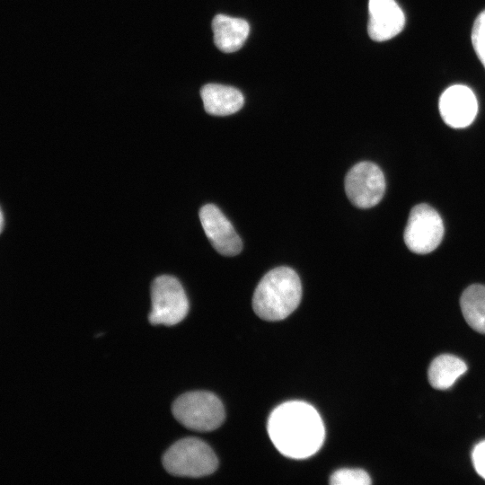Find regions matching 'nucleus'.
<instances>
[{"instance_id":"obj_1","label":"nucleus","mask_w":485,"mask_h":485,"mask_svg":"<svg viewBox=\"0 0 485 485\" xmlns=\"http://www.w3.org/2000/svg\"><path fill=\"white\" fill-rule=\"evenodd\" d=\"M268 433L275 447L285 456L304 459L322 447L325 430L321 416L310 404L290 401L270 413Z\"/></svg>"},{"instance_id":"obj_15","label":"nucleus","mask_w":485,"mask_h":485,"mask_svg":"<svg viewBox=\"0 0 485 485\" xmlns=\"http://www.w3.org/2000/svg\"><path fill=\"white\" fill-rule=\"evenodd\" d=\"M329 482L331 485H369L371 479L364 470L344 468L334 472Z\"/></svg>"},{"instance_id":"obj_7","label":"nucleus","mask_w":485,"mask_h":485,"mask_svg":"<svg viewBox=\"0 0 485 485\" xmlns=\"http://www.w3.org/2000/svg\"><path fill=\"white\" fill-rule=\"evenodd\" d=\"M345 190L354 206L359 208L372 207L381 201L384 194V175L375 163H358L347 173Z\"/></svg>"},{"instance_id":"obj_2","label":"nucleus","mask_w":485,"mask_h":485,"mask_svg":"<svg viewBox=\"0 0 485 485\" xmlns=\"http://www.w3.org/2000/svg\"><path fill=\"white\" fill-rule=\"evenodd\" d=\"M302 286L297 273L288 267L269 270L257 285L252 307L255 313L266 321L287 318L299 305Z\"/></svg>"},{"instance_id":"obj_14","label":"nucleus","mask_w":485,"mask_h":485,"mask_svg":"<svg viewBox=\"0 0 485 485\" xmlns=\"http://www.w3.org/2000/svg\"><path fill=\"white\" fill-rule=\"evenodd\" d=\"M461 309L466 322L485 334V286L472 285L462 294Z\"/></svg>"},{"instance_id":"obj_18","label":"nucleus","mask_w":485,"mask_h":485,"mask_svg":"<svg viewBox=\"0 0 485 485\" xmlns=\"http://www.w3.org/2000/svg\"><path fill=\"white\" fill-rule=\"evenodd\" d=\"M1 224H0V227H1V231L3 230L4 228V214H3V211H1Z\"/></svg>"},{"instance_id":"obj_13","label":"nucleus","mask_w":485,"mask_h":485,"mask_svg":"<svg viewBox=\"0 0 485 485\" xmlns=\"http://www.w3.org/2000/svg\"><path fill=\"white\" fill-rule=\"evenodd\" d=\"M466 369L467 366L462 359L444 354L436 357L430 364L428 381L434 388L445 390L451 387Z\"/></svg>"},{"instance_id":"obj_3","label":"nucleus","mask_w":485,"mask_h":485,"mask_svg":"<svg viewBox=\"0 0 485 485\" xmlns=\"http://www.w3.org/2000/svg\"><path fill=\"white\" fill-rule=\"evenodd\" d=\"M162 463L174 476L198 478L213 473L218 465L211 447L197 437H184L163 454Z\"/></svg>"},{"instance_id":"obj_10","label":"nucleus","mask_w":485,"mask_h":485,"mask_svg":"<svg viewBox=\"0 0 485 485\" xmlns=\"http://www.w3.org/2000/svg\"><path fill=\"white\" fill-rule=\"evenodd\" d=\"M369 37L375 41H385L398 35L405 24V16L395 0H369Z\"/></svg>"},{"instance_id":"obj_17","label":"nucleus","mask_w":485,"mask_h":485,"mask_svg":"<svg viewBox=\"0 0 485 485\" xmlns=\"http://www.w3.org/2000/svg\"><path fill=\"white\" fill-rule=\"evenodd\" d=\"M472 458L476 472L485 479V440L475 445Z\"/></svg>"},{"instance_id":"obj_11","label":"nucleus","mask_w":485,"mask_h":485,"mask_svg":"<svg viewBox=\"0 0 485 485\" xmlns=\"http://www.w3.org/2000/svg\"><path fill=\"white\" fill-rule=\"evenodd\" d=\"M204 109L214 116H227L237 112L244 103L242 93L236 88L207 84L200 90Z\"/></svg>"},{"instance_id":"obj_8","label":"nucleus","mask_w":485,"mask_h":485,"mask_svg":"<svg viewBox=\"0 0 485 485\" xmlns=\"http://www.w3.org/2000/svg\"><path fill=\"white\" fill-rule=\"evenodd\" d=\"M199 219L209 242L220 254L234 256L242 249V242L232 224L223 212L213 204L199 210Z\"/></svg>"},{"instance_id":"obj_4","label":"nucleus","mask_w":485,"mask_h":485,"mask_svg":"<svg viewBox=\"0 0 485 485\" xmlns=\"http://www.w3.org/2000/svg\"><path fill=\"white\" fill-rule=\"evenodd\" d=\"M174 418L185 428L207 432L224 422L225 409L221 401L206 391L189 392L180 395L172 405Z\"/></svg>"},{"instance_id":"obj_12","label":"nucleus","mask_w":485,"mask_h":485,"mask_svg":"<svg viewBox=\"0 0 485 485\" xmlns=\"http://www.w3.org/2000/svg\"><path fill=\"white\" fill-rule=\"evenodd\" d=\"M215 45L225 53L240 49L250 31L249 23L241 18L217 14L212 21Z\"/></svg>"},{"instance_id":"obj_9","label":"nucleus","mask_w":485,"mask_h":485,"mask_svg":"<svg viewBox=\"0 0 485 485\" xmlns=\"http://www.w3.org/2000/svg\"><path fill=\"white\" fill-rule=\"evenodd\" d=\"M438 104L443 120L454 128L468 127L478 112L475 94L463 84H454L445 89L440 96Z\"/></svg>"},{"instance_id":"obj_16","label":"nucleus","mask_w":485,"mask_h":485,"mask_svg":"<svg viewBox=\"0 0 485 485\" xmlns=\"http://www.w3.org/2000/svg\"><path fill=\"white\" fill-rule=\"evenodd\" d=\"M472 43L485 68V10L476 18L472 30Z\"/></svg>"},{"instance_id":"obj_5","label":"nucleus","mask_w":485,"mask_h":485,"mask_svg":"<svg viewBox=\"0 0 485 485\" xmlns=\"http://www.w3.org/2000/svg\"><path fill=\"white\" fill-rule=\"evenodd\" d=\"M151 302L148 321L153 325H175L185 318L189 311L188 298L181 284L169 275L154 278L151 287Z\"/></svg>"},{"instance_id":"obj_6","label":"nucleus","mask_w":485,"mask_h":485,"mask_svg":"<svg viewBox=\"0 0 485 485\" xmlns=\"http://www.w3.org/2000/svg\"><path fill=\"white\" fill-rule=\"evenodd\" d=\"M444 224L440 215L430 206H415L404 230V242L410 251L418 254L433 251L441 242Z\"/></svg>"}]
</instances>
